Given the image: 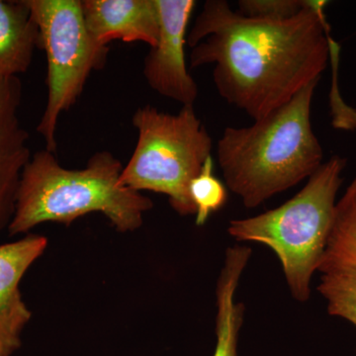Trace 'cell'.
<instances>
[{
	"label": "cell",
	"mask_w": 356,
	"mask_h": 356,
	"mask_svg": "<svg viewBox=\"0 0 356 356\" xmlns=\"http://www.w3.org/2000/svg\"><path fill=\"white\" fill-rule=\"evenodd\" d=\"M318 81L254 125L228 127L218 140V163L227 187L247 208H257L314 175L324 151L312 127Z\"/></svg>",
	"instance_id": "7a4b0ae2"
},
{
	"label": "cell",
	"mask_w": 356,
	"mask_h": 356,
	"mask_svg": "<svg viewBox=\"0 0 356 356\" xmlns=\"http://www.w3.org/2000/svg\"><path fill=\"white\" fill-rule=\"evenodd\" d=\"M11 355V353H9L8 350H7L6 346H4V343H2L1 339H0V356H9Z\"/></svg>",
	"instance_id": "ac0fdd59"
},
{
	"label": "cell",
	"mask_w": 356,
	"mask_h": 356,
	"mask_svg": "<svg viewBox=\"0 0 356 356\" xmlns=\"http://www.w3.org/2000/svg\"><path fill=\"white\" fill-rule=\"evenodd\" d=\"M346 163L332 156L280 207L229 222V235L236 242L261 243L273 250L297 301L310 299L312 277L324 257Z\"/></svg>",
	"instance_id": "277c9868"
},
{
	"label": "cell",
	"mask_w": 356,
	"mask_h": 356,
	"mask_svg": "<svg viewBox=\"0 0 356 356\" xmlns=\"http://www.w3.org/2000/svg\"><path fill=\"white\" fill-rule=\"evenodd\" d=\"M46 53L48 98L37 127L46 149L57 153L56 133L63 112L74 106L89 74L106 64L109 46L96 43L84 23L81 0H26Z\"/></svg>",
	"instance_id": "8992f818"
},
{
	"label": "cell",
	"mask_w": 356,
	"mask_h": 356,
	"mask_svg": "<svg viewBox=\"0 0 356 356\" xmlns=\"http://www.w3.org/2000/svg\"><path fill=\"white\" fill-rule=\"evenodd\" d=\"M327 301V312L356 325V277L343 274H323L318 286Z\"/></svg>",
	"instance_id": "9a60e30c"
},
{
	"label": "cell",
	"mask_w": 356,
	"mask_h": 356,
	"mask_svg": "<svg viewBox=\"0 0 356 356\" xmlns=\"http://www.w3.org/2000/svg\"><path fill=\"white\" fill-rule=\"evenodd\" d=\"M132 122L138 142L119 184L165 194L178 214H195L189 185L212 156L213 142L193 106L172 114L147 105L136 110Z\"/></svg>",
	"instance_id": "5b68a950"
},
{
	"label": "cell",
	"mask_w": 356,
	"mask_h": 356,
	"mask_svg": "<svg viewBox=\"0 0 356 356\" xmlns=\"http://www.w3.org/2000/svg\"><path fill=\"white\" fill-rule=\"evenodd\" d=\"M48 245L44 236L28 235L0 245V339L13 355L21 346V334L32 317L23 301L20 282Z\"/></svg>",
	"instance_id": "9c48e42d"
},
{
	"label": "cell",
	"mask_w": 356,
	"mask_h": 356,
	"mask_svg": "<svg viewBox=\"0 0 356 356\" xmlns=\"http://www.w3.org/2000/svg\"><path fill=\"white\" fill-rule=\"evenodd\" d=\"M213 170L214 163L210 156L189 185V195L195 206L197 226H203L213 213L222 209L228 197L226 187L215 177Z\"/></svg>",
	"instance_id": "5bb4252c"
},
{
	"label": "cell",
	"mask_w": 356,
	"mask_h": 356,
	"mask_svg": "<svg viewBox=\"0 0 356 356\" xmlns=\"http://www.w3.org/2000/svg\"><path fill=\"white\" fill-rule=\"evenodd\" d=\"M22 95L19 77L0 76V232L13 220L21 175L32 156L19 117Z\"/></svg>",
	"instance_id": "ba28073f"
},
{
	"label": "cell",
	"mask_w": 356,
	"mask_h": 356,
	"mask_svg": "<svg viewBox=\"0 0 356 356\" xmlns=\"http://www.w3.org/2000/svg\"><path fill=\"white\" fill-rule=\"evenodd\" d=\"M327 3L305 0L294 17L269 20L243 16L225 0H207L186 37L191 67L214 65L222 99L261 120L320 81L330 58Z\"/></svg>",
	"instance_id": "6da1fadb"
},
{
	"label": "cell",
	"mask_w": 356,
	"mask_h": 356,
	"mask_svg": "<svg viewBox=\"0 0 356 356\" xmlns=\"http://www.w3.org/2000/svg\"><path fill=\"white\" fill-rule=\"evenodd\" d=\"M37 48L41 35L26 0H0V76L25 74Z\"/></svg>",
	"instance_id": "7c38bea8"
},
{
	"label": "cell",
	"mask_w": 356,
	"mask_h": 356,
	"mask_svg": "<svg viewBox=\"0 0 356 356\" xmlns=\"http://www.w3.org/2000/svg\"><path fill=\"white\" fill-rule=\"evenodd\" d=\"M318 271L356 277V177L337 201L331 233Z\"/></svg>",
	"instance_id": "4fadbf2b"
},
{
	"label": "cell",
	"mask_w": 356,
	"mask_h": 356,
	"mask_svg": "<svg viewBox=\"0 0 356 356\" xmlns=\"http://www.w3.org/2000/svg\"><path fill=\"white\" fill-rule=\"evenodd\" d=\"M86 29L96 43H158L159 19L156 0H81Z\"/></svg>",
	"instance_id": "30bf717a"
},
{
	"label": "cell",
	"mask_w": 356,
	"mask_h": 356,
	"mask_svg": "<svg viewBox=\"0 0 356 356\" xmlns=\"http://www.w3.org/2000/svg\"><path fill=\"white\" fill-rule=\"evenodd\" d=\"M238 13L252 18L286 20L301 13L305 0H240Z\"/></svg>",
	"instance_id": "2e32d148"
},
{
	"label": "cell",
	"mask_w": 356,
	"mask_h": 356,
	"mask_svg": "<svg viewBox=\"0 0 356 356\" xmlns=\"http://www.w3.org/2000/svg\"><path fill=\"white\" fill-rule=\"evenodd\" d=\"M327 42H329L330 58H332V67H334L331 93L332 124L336 129L355 131L356 130V110L344 104L337 89V67L339 65V46L332 38L330 31L327 32Z\"/></svg>",
	"instance_id": "e0dca14e"
},
{
	"label": "cell",
	"mask_w": 356,
	"mask_h": 356,
	"mask_svg": "<svg viewBox=\"0 0 356 356\" xmlns=\"http://www.w3.org/2000/svg\"><path fill=\"white\" fill-rule=\"evenodd\" d=\"M156 4L159 19V40L145 58V79L159 95L182 106H193L199 89L187 69L184 48L187 27L196 1L156 0Z\"/></svg>",
	"instance_id": "52a82bcc"
},
{
	"label": "cell",
	"mask_w": 356,
	"mask_h": 356,
	"mask_svg": "<svg viewBox=\"0 0 356 356\" xmlns=\"http://www.w3.org/2000/svg\"><path fill=\"white\" fill-rule=\"evenodd\" d=\"M252 248L235 245L226 250L216 287L217 343L213 356H236L238 334L245 317V305L236 301V293Z\"/></svg>",
	"instance_id": "8fae6325"
},
{
	"label": "cell",
	"mask_w": 356,
	"mask_h": 356,
	"mask_svg": "<svg viewBox=\"0 0 356 356\" xmlns=\"http://www.w3.org/2000/svg\"><path fill=\"white\" fill-rule=\"evenodd\" d=\"M124 166L110 152H98L83 170H67L56 154H32L21 175L10 236L46 222L70 225L89 213H102L117 231L139 229L153 201L119 184Z\"/></svg>",
	"instance_id": "3957f363"
}]
</instances>
